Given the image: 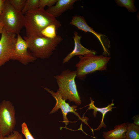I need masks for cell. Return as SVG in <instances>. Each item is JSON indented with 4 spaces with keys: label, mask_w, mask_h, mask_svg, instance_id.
I'll return each instance as SVG.
<instances>
[{
    "label": "cell",
    "mask_w": 139,
    "mask_h": 139,
    "mask_svg": "<svg viewBox=\"0 0 139 139\" xmlns=\"http://www.w3.org/2000/svg\"><path fill=\"white\" fill-rule=\"evenodd\" d=\"M77 0H58L54 5L48 7L46 11L55 18L60 16L66 11L72 9Z\"/></svg>",
    "instance_id": "12"
},
{
    "label": "cell",
    "mask_w": 139,
    "mask_h": 139,
    "mask_svg": "<svg viewBox=\"0 0 139 139\" xmlns=\"http://www.w3.org/2000/svg\"><path fill=\"white\" fill-rule=\"evenodd\" d=\"M26 36H40L41 31L51 24L55 25L57 28L61 26L60 22L44 8H38L29 11L24 15Z\"/></svg>",
    "instance_id": "1"
},
{
    "label": "cell",
    "mask_w": 139,
    "mask_h": 139,
    "mask_svg": "<svg viewBox=\"0 0 139 139\" xmlns=\"http://www.w3.org/2000/svg\"><path fill=\"white\" fill-rule=\"evenodd\" d=\"M4 139H23V137L18 131H13L10 134L4 137Z\"/></svg>",
    "instance_id": "22"
},
{
    "label": "cell",
    "mask_w": 139,
    "mask_h": 139,
    "mask_svg": "<svg viewBox=\"0 0 139 139\" xmlns=\"http://www.w3.org/2000/svg\"><path fill=\"white\" fill-rule=\"evenodd\" d=\"M39 0H26L21 12L24 15L27 12L39 8Z\"/></svg>",
    "instance_id": "18"
},
{
    "label": "cell",
    "mask_w": 139,
    "mask_h": 139,
    "mask_svg": "<svg viewBox=\"0 0 139 139\" xmlns=\"http://www.w3.org/2000/svg\"><path fill=\"white\" fill-rule=\"evenodd\" d=\"M21 132L26 139H35L29 131L26 124L23 122L21 125Z\"/></svg>",
    "instance_id": "20"
},
{
    "label": "cell",
    "mask_w": 139,
    "mask_h": 139,
    "mask_svg": "<svg viewBox=\"0 0 139 139\" xmlns=\"http://www.w3.org/2000/svg\"><path fill=\"white\" fill-rule=\"evenodd\" d=\"M70 24L75 26L80 30L93 34L98 38L102 47L103 55L108 56L110 55V41L107 37L95 31L92 28L88 25L83 16L77 15L73 16Z\"/></svg>",
    "instance_id": "8"
},
{
    "label": "cell",
    "mask_w": 139,
    "mask_h": 139,
    "mask_svg": "<svg viewBox=\"0 0 139 139\" xmlns=\"http://www.w3.org/2000/svg\"><path fill=\"white\" fill-rule=\"evenodd\" d=\"M16 124L14 106L9 101L3 100L0 103V135L4 137L10 134Z\"/></svg>",
    "instance_id": "6"
},
{
    "label": "cell",
    "mask_w": 139,
    "mask_h": 139,
    "mask_svg": "<svg viewBox=\"0 0 139 139\" xmlns=\"http://www.w3.org/2000/svg\"><path fill=\"white\" fill-rule=\"evenodd\" d=\"M0 39V67L12 60L16 43V34L4 29Z\"/></svg>",
    "instance_id": "7"
},
{
    "label": "cell",
    "mask_w": 139,
    "mask_h": 139,
    "mask_svg": "<svg viewBox=\"0 0 139 139\" xmlns=\"http://www.w3.org/2000/svg\"><path fill=\"white\" fill-rule=\"evenodd\" d=\"M4 29V25L3 24L0 22V34H1Z\"/></svg>",
    "instance_id": "25"
},
{
    "label": "cell",
    "mask_w": 139,
    "mask_h": 139,
    "mask_svg": "<svg viewBox=\"0 0 139 139\" xmlns=\"http://www.w3.org/2000/svg\"><path fill=\"white\" fill-rule=\"evenodd\" d=\"M5 0H0V14L2 11Z\"/></svg>",
    "instance_id": "24"
},
{
    "label": "cell",
    "mask_w": 139,
    "mask_h": 139,
    "mask_svg": "<svg viewBox=\"0 0 139 139\" xmlns=\"http://www.w3.org/2000/svg\"><path fill=\"white\" fill-rule=\"evenodd\" d=\"M74 48L64 58L63 62V64L68 62L73 57L76 55L83 56L89 54L96 55L97 53L95 50L89 49L82 46L80 42L82 36L79 35L77 32L74 31Z\"/></svg>",
    "instance_id": "11"
},
{
    "label": "cell",
    "mask_w": 139,
    "mask_h": 139,
    "mask_svg": "<svg viewBox=\"0 0 139 139\" xmlns=\"http://www.w3.org/2000/svg\"><path fill=\"white\" fill-rule=\"evenodd\" d=\"M10 4L16 10L21 12L26 0H8Z\"/></svg>",
    "instance_id": "19"
},
{
    "label": "cell",
    "mask_w": 139,
    "mask_h": 139,
    "mask_svg": "<svg viewBox=\"0 0 139 139\" xmlns=\"http://www.w3.org/2000/svg\"><path fill=\"white\" fill-rule=\"evenodd\" d=\"M24 15L15 10L5 0L1 13L0 14V22L4 25V29L7 32L16 34L19 33L24 26Z\"/></svg>",
    "instance_id": "5"
},
{
    "label": "cell",
    "mask_w": 139,
    "mask_h": 139,
    "mask_svg": "<svg viewBox=\"0 0 139 139\" xmlns=\"http://www.w3.org/2000/svg\"><path fill=\"white\" fill-rule=\"evenodd\" d=\"M76 77V71L67 69L62 71L60 74L55 75L54 77L59 88L57 90L62 98L80 105L81 102L75 81Z\"/></svg>",
    "instance_id": "3"
},
{
    "label": "cell",
    "mask_w": 139,
    "mask_h": 139,
    "mask_svg": "<svg viewBox=\"0 0 139 139\" xmlns=\"http://www.w3.org/2000/svg\"><path fill=\"white\" fill-rule=\"evenodd\" d=\"M56 26L54 24H51L45 27L42 30L40 36L49 39H54L56 38Z\"/></svg>",
    "instance_id": "16"
},
{
    "label": "cell",
    "mask_w": 139,
    "mask_h": 139,
    "mask_svg": "<svg viewBox=\"0 0 139 139\" xmlns=\"http://www.w3.org/2000/svg\"><path fill=\"white\" fill-rule=\"evenodd\" d=\"M125 139H139V126L134 123H126Z\"/></svg>",
    "instance_id": "15"
},
{
    "label": "cell",
    "mask_w": 139,
    "mask_h": 139,
    "mask_svg": "<svg viewBox=\"0 0 139 139\" xmlns=\"http://www.w3.org/2000/svg\"><path fill=\"white\" fill-rule=\"evenodd\" d=\"M0 139H4V137L0 135Z\"/></svg>",
    "instance_id": "26"
},
{
    "label": "cell",
    "mask_w": 139,
    "mask_h": 139,
    "mask_svg": "<svg viewBox=\"0 0 139 139\" xmlns=\"http://www.w3.org/2000/svg\"><path fill=\"white\" fill-rule=\"evenodd\" d=\"M43 88L51 94L56 100V105L50 111L49 114L53 113L57 111L59 108L60 109L63 116V121L65 124L66 127L69 122L67 117V114L69 112L74 113L78 117L79 119L82 120L78 113L76 112L77 106L74 105L72 106H70L68 103L66 102L65 100L62 98L61 95L58 90L56 92H55L52 90H50L48 88L43 87Z\"/></svg>",
    "instance_id": "10"
},
{
    "label": "cell",
    "mask_w": 139,
    "mask_h": 139,
    "mask_svg": "<svg viewBox=\"0 0 139 139\" xmlns=\"http://www.w3.org/2000/svg\"><path fill=\"white\" fill-rule=\"evenodd\" d=\"M115 2L119 6L126 8L129 12L134 13L137 11L134 5V0H116Z\"/></svg>",
    "instance_id": "17"
},
{
    "label": "cell",
    "mask_w": 139,
    "mask_h": 139,
    "mask_svg": "<svg viewBox=\"0 0 139 139\" xmlns=\"http://www.w3.org/2000/svg\"><path fill=\"white\" fill-rule=\"evenodd\" d=\"M114 129L107 132H102L105 139H125L126 131V123H124L117 125Z\"/></svg>",
    "instance_id": "13"
},
{
    "label": "cell",
    "mask_w": 139,
    "mask_h": 139,
    "mask_svg": "<svg viewBox=\"0 0 139 139\" xmlns=\"http://www.w3.org/2000/svg\"><path fill=\"white\" fill-rule=\"evenodd\" d=\"M133 118L134 120V124L139 126V115L135 116Z\"/></svg>",
    "instance_id": "23"
},
{
    "label": "cell",
    "mask_w": 139,
    "mask_h": 139,
    "mask_svg": "<svg viewBox=\"0 0 139 139\" xmlns=\"http://www.w3.org/2000/svg\"><path fill=\"white\" fill-rule=\"evenodd\" d=\"M27 41L28 50L36 58L42 59L49 58L53 54L59 44L63 40L59 35L54 39H48L36 36L32 37L24 36Z\"/></svg>",
    "instance_id": "2"
},
{
    "label": "cell",
    "mask_w": 139,
    "mask_h": 139,
    "mask_svg": "<svg viewBox=\"0 0 139 139\" xmlns=\"http://www.w3.org/2000/svg\"><path fill=\"white\" fill-rule=\"evenodd\" d=\"M58 0H39V8H44L45 7L47 6L49 7L54 5Z\"/></svg>",
    "instance_id": "21"
},
{
    "label": "cell",
    "mask_w": 139,
    "mask_h": 139,
    "mask_svg": "<svg viewBox=\"0 0 139 139\" xmlns=\"http://www.w3.org/2000/svg\"><path fill=\"white\" fill-rule=\"evenodd\" d=\"M91 102L90 103L87 105L89 106V107L87 110L93 109V115L94 117H95L98 112H100L102 115V118L101 123L98 127L94 130L95 131H99L100 130L102 127L105 128L107 126L104 123V119L106 114L109 111H112V109L113 108H116L115 107H112L114 105L113 103V100H112L111 103L109 104L106 107L103 108H98L96 107L94 105V101L92 100L91 98H90Z\"/></svg>",
    "instance_id": "14"
},
{
    "label": "cell",
    "mask_w": 139,
    "mask_h": 139,
    "mask_svg": "<svg viewBox=\"0 0 139 139\" xmlns=\"http://www.w3.org/2000/svg\"><path fill=\"white\" fill-rule=\"evenodd\" d=\"M27 43L19 33L17 34V39L12 60H17L27 65L33 62L36 59L28 51Z\"/></svg>",
    "instance_id": "9"
},
{
    "label": "cell",
    "mask_w": 139,
    "mask_h": 139,
    "mask_svg": "<svg viewBox=\"0 0 139 139\" xmlns=\"http://www.w3.org/2000/svg\"><path fill=\"white\" fill-rule=\"evenodd\" d=\"M79 61L76 65V77L82 80L87 74L97 71L106 70L107 64L110 59L109 56L91 54L79 56Z\"/></svg>",
    "instance_id": "4"
}]
</instances>
